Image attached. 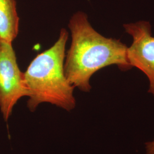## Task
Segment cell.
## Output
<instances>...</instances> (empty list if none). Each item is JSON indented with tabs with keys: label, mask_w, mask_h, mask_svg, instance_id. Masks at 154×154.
<instances>
[{
	"label": "cell",
	"mask_w": 154,
	"mask_h": 154,
	"mask_svg": "<svg viewBox=\"0 0 154 154\" xmlns=\"http://www.w3.org/2000/svg\"><path fill=\"white\" fill-rule=\"evenodd\" d=\"M72 44L64 62L67 79L74 88L90 92V81L102 68L116 65L121 70L132 68L127 58V46L119 39L106 38L94 29L82 11L72 16L69 23Z\"/></svg>",
	"instance_id": "1"
},
{
	"label": "cell",
	"mask_w": 154,
	"mask_h": 154,
	"mask_svg": "<svg viewBox=\"0 0 154 154\" xmlns=\"http://www.w3.org/2000/svg\"><path fill=\"white\" fill-rule=\"evenodd\" d=\"M68 32L62 29L53 46L37 55L23 72L29 92L28 109L34 111L39 105L49 103L67 111L76 106L74 87L64 72L65 48Z\"/></svg>",
	"instance_id": "2"
},
{
	"label": "cell",
	"mask_w": 154,
	"mask_h": 154,
	"mask_svg": "<svg viewBox=\"0 0 154 154\" xmlns=\"http://www.w3.org/2000/svg\"><path fill=\"white\" fill-rule=\"evenodd\" d=\"M29 92L11 43L0 41V110L5 121L18 101Z\"/></svg>",
	"instance_id": "3"
},
{
	"label": "cell",
	"mask_w": 154,
	"mask_h": 154,
	"mask_svg": "<svg viewBox=\"0 0 154 154\" xmlns=\"http://www.w3.org/2000/svg\"><path fill=\"white\" fill-rule=\"evenodd\" d=\"M127 33L132 38L127 48V58L131 66L135 67L147 76L149 81L148 93L154 98V37L149 21H139L123 25Z\"/></svg>",
	"instance_id": "4"
},
{
	"label": "cell",
	"mask_w": 154,
	"mask_h": 154,
	"mask_svg": "<svg viewBox=\"0 0 154 154\" xmlns=\"http://www.w3.org/2000/svg\"><path fill=\"white\" fill-rule=\"evenodd\" d=\"M16 0H0V41L11 43L19 32Z\"/></svg>",
	"instance_id": "5"
},
{
	"label": "cell",
	"mask_w": 154,
	"mask_h": 154,
	"mask_svg": "<svg viewBox=\"0 0 154 154\" xmlns=\"http://www.w3.org/2000/svg\"><path fill=\"white\" fill-rule=\"evenodd\" d=\"M145 154H154V138L145 143Z\"/></svg>",
	"instance_id": "6"
}]
</instances>
